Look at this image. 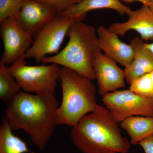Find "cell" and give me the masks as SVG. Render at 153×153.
<instances>
[{"instance_id": "1", "label": "cell", "mask_w": 153, "mask_h": 153, "mask_svg": "<svg viewBox=\"0 0 153 153\" xmlns=\"http://www.w3.org/2000/svg\"><path fill=\"white\" fill-rule=\"evenodd\" d=\"M58 107L54 93L32 94L21 91L7 105L5 116L13 131L24 130L43 150L58 125Z\"/></svg>"}, {"instance_id": "2", "label": "cell", "mask_w": 153, "mask_h": 153, "mask_svg": "<svg viewBox=\"0 0 153 153\" xmlns=\"http://www.w3.org/2000/svg\"><path fill=\"white\" fill-rule=\"evenodd\" d=\"M118 123L106 108L98 104L72 127L70 137L82 153H128L131 143Z\"/></svg>"}, {"instance_id": "3", "label": "cell", "mask_w": 153, "mask_h": 153, "mask_svg": "<svg viewBox=\"0 0 153 153\" xmlns=\"http://www.w3.org/2000/svg\"><path fill=\"white\" fill-rule=\"evenodd\" d=\"M68 44L57 54L46 57L44 64L54 63L73 70L91 80L95 79L93 61L102 52L96 29L82 21L74 22L67 34Z\"/></svg>"}, {"instance_id": "4", "label": "cell", "mask_w": 153, "mask_h": 153, "mask_svg": "<svg viewBox=\"0 0 153 153\" xmlns=\"http://www.w3.org/2000/svg\"><path fill=\"white\" fill-rule=\"evenodd\" d=\"M62 98L57 109V124L73 127L98 105L92 80L66 67L61 68Z\"/></svg>"}, {"instance_id": "5", "label": "cell", "mask_w": 153, "mask_h": 153, "mask_svg": "<svg viewBox=\"0 0 153 153\" xmlns=\"http://www.w3.org/2000/svg\"><path fill=\"white\" fill-rule=\"evenodd\" d=\"M23 56L11 65V71L23 91L36 94L54 93L60 78L61 68L58 65L29 66Z\"/></svg>"}, {"instance_id": "6", "label": "cell", "mask_w": 153, "mask_h": 153, "mask_svg": "<svg viewBox=\"0 0 153 153\" xmlns=\"http://www.w3.org/2000/svg\"><path fill=\"white\" fill-rule=\"evenodd\" d=\"M76 21H79L58 14L34 37L32 46L25 54L26 59L40 63L46 55L57 54L69 29Z\"/></svg>"}, {"instance_id": "7", "label": "cell", "mask_w": 153, "mask_h": 153, "mask_svg": "<svg viewBox=\"0 0 153 153\" xmlns=\"http://www.w3.org/2000/svg\"><path fill=\"white\" fill-rule=\"evenodd\" d=\"M102 101L118 123L131 117H153V97L141 96L130 89L105 94Z\"/></svg>"}, {"instance_id": "8", "label": "cell", "mask_w": 153, "mask_h": 153, "mask_svg": "<svg viewBox=\"0 0 153 153\" xmlns=\"http://www.w3.org/2000/svg\"><path fill=\"white\" fill-rule=\"evenodd\" d=\"M0 32L4 48L1 62L7 66L12 65L25 56L34 38L21 27L16 18H7L0 22Z\"/></svg>"}, {"instance_id": "9", "label": "cell", "mask_w": 153, "mask_h": 153, "mask_svg": "<svg viewBox=\"0 0 153 153\" xmlns=\"http://www.w3.org/2000/svg\"><path fill=\"white\" fill-rule=\"evenodd\" d=\"M93 66L100 95L125 86L124 70L118 66L116 61L101 52L95 55Z\"/></svg>"}, {"instance_id": "10", "label": "cell", "mask_w": 153, "mask_h": 153, "mask_svg": "<svg viewBox=\"0 0 153 153\" xmlns=\"http://www.w3.org/2000/svg\"><path fill=\"white\" fill-rule=\"evenodd\" d=\"M58 15L51 6L36 0H25L17 19L21 27L34 38Z\"/></svg>"}, {"instance_id": "11", "label": "cell", "mask_w": 153, "mask_h": 153, "mask_svg": "<svg viewBox=\"0 0 153 153\" xmlns=\"http://www.w3.org/2000/svg\"><path fill=\"white\" fill-rule=\"evenodd\" d=\"M129 19L123 23H114L108 28L118 36H124L130 30L136 31L144 41H153V12L143 4L136 10L128 14Z\"/></svg>"}, {"instance_id": "12", "label": "cell", "mask_w": 153, "mask_h": 153, "mask_svg": "<svg viewBox=\"0 0 153 153\" xmlns=\"http://www.w3.org/2000/svg\"><path fill=\"white\" fill-rule=\"evenodd\" d=\"M100 46L105 55L125 68L133 60L134 49L131 45L122 42L118 35L102 25L96 29Z\"/></svg>"}, {"instance_id": "13", "label": "cell", "mask_w": 153, "mask_h": 153, "mask_svg": "<svg viewBox=\"0 0 153 153\" xmlns=\"http://www.w3.org/2000/svg\"><path fill=\"white\" fill-rule=\"evenodd\" d=\"M146 43L138 37L131 41L134 51L133 60L124 70L126 81L129 84L153 70V53L147 47Z\"/></svg>"}, {"instance_id": "14", "label": "cell", "mask_w": 153, "mask_h": 153, "mask_svg": "<svg viewBox=\"0 0 153 153\" xmlns=\"http://www.w3.org/2000/svg\"><path fill=\"white\" fill-rule=\"evenodd\" d=\"M109 9L117 12L120 15H128L132 10L120 0H82L67 10L59 15L75 18L82 21L88 12L94 10Z\"/></svg>"}, {"instance_id": "15", "label": "cell", "mask_w": 153, "mask_h": 153, "mask_svg": "<svg viewBox=\"0 0 153 153\" xmlns=\"http://www.w3.org/2000/svg\"><path fill=\"white\" fill-rule=\"evenodd\" d=\"M120 126L128 135L133 145H138L153 134L152 117H131L122 121Z\"/></svg>"}, {"instance_id": "16", "label": "cell", "mask_w": 153, "mask_h": 153, "mask_svg": "<svg viewBox=\"0 0 153 153\" xmlns=\"http://www.w3.org/2000/svg\"><path fill=\"white\" fill-rule=\"evenodd\" d=\"M35 153L28 149L26 143L15 135L6 116L0 126V153Z\"/></svg>"}, {"instance_id": "17", "label": "cell", "mask_w": 153, "mask_h": 153, "mask_svg": "<svg viewBox=\"0 0 153 153\" xmlns=\"http://www.w3.org/2000/svg\"><path fill=\"white\" fill-rule=\"evenodd\" d=\"M10 67L0 61V99L7 105L21 91Z\"/></svg>"}, {"instance_id": "18", "label": "cell", "mask_w": 153, "mask_h": 153, "mask_svg": "<svg viewBox=\"0 0 153 153\" xmlns=\"http://www.w3.org/2000/svg\"><path fill=\"white\" fill-rule=\"evenodd\" d=\"M130 85V90L138 95L144 97H153V84L150 73L135 79Z\"/></svg>"}, {"instance_id": "19", "label": "cell", "mask_w": 153, "mask_h": 153, "mask_svg": "<svg viewBox=\"0 0 153 153\" xmlns=\"http://www.w3.org/2000/svg\"><path fill=\"white\" fill-rule=\"evenodd\" d=\"M25 0H0V22L9 18H17Z\"/></svg>"}, {"instance_id": "20", "label": "cell", "mask_w": 153, "mask_h": 153, "mask_svg": "<svg viewBox=\"0 0 153 153\" xmlns=\"http://www.w3.org/2000/svg\"><path fill=\"white\" fill-rule=\"evenodd\" d=\"M51 6L57 11L58 14L70 8L82 0H36Z\"/></svg>"}, {"instance_id": "21", "label": "cell", "mask_w": 153, "mask_h": 153, "mask_svg": "<svg viewBox=\"0 0 153 153\" xmlns=\"http://www.w3.org/2000/svg\"><path fill=\"white\" fill-rule=\"evenodd\" d=\"M138 145L143 148L145 153H153V134L143 140Z\"/></svg>"}, {"instance_id": "22", "label": "cell", "mask_w": 153, "mask_h": 153, "mask_svg": "<svg viewBox=\"0 0 153 153\" xmlns=\"http://www.w3.org/2000/svg\"><path fill=\"white\" fill-rule=\"evenodd\" d=\"M121 2L126 4H131L134 1H139L142 3L143 4L149 7L152 0H120Z\"/></svg>"}, {"instance_id": "23", "label": "cell", "mask_w": 153, "mask_h": 153, "mask_svg": "<svg viewBox=\"0 0 153 153\" xmlns=\"http://www.w3.org/2000/svg\"><path fill=\"white\" fill-rule=\"evenodd\" d=\"M146 46L153 53V43H149V44L146 43Z\"/></svg>"}, {"instance_id": "24", "label": "cell", "mask_w": 153, "mask_h": 153, "mask_svg": "<svg viewBox=\"0 0 153 153\" xmlns=\"http://www.w3.org/2000/svg\"><path fill=\"white\" fill-rule=\"evenodd\" d=\"M149 7L150 8L153 12V0H152V1H151L150 5Z\"/></svg>"}, {"instance_id": "25", "label": "cell", "mask_w": 153, "mask_h": 153, "mask_svg": "<svg viewBox=\"0 0 153 153\" xmlns=\"http://www.w3.org/2000/svg\"><path fill=\"white\" fill-rule=\"evenodd\" d=\"M150 74L151 79H152V82L153 84V70L151 73H150Z\"/></svg>"}]
</instances>
